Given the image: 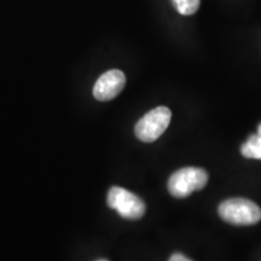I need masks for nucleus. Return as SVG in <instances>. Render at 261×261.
<instances>
[{"instance_id": "5", "label": "nucleus", "mask_w": 261, "mask_h": 261, "mask_svg": "<svg viewBox=\"0 0 261 261\" xmlns=\"http://www.w3.org/2000/svg\"><path fill=\"white\" fill-rule=\"evenodd\" d=\"M126 85V76L121 70L112 69L98 77L93 86V96L97 100H112L122 92Z\"/></svg>"}, {"instance_id": "1", "label": "nucleus", "mask_w": 261, "mask_h": 261, "mask_svg": "<svg viewBox=\"0 0 261 261\" xmlns=\"http://www.w3.org/2000/svg\"><path fill=\"white\" fill-rule=\"evenodd\" d=\"M219 215L224 221L232 225H254L261 220V210L247 198H230L219 205Z\"/></svg>"}, {"instance_id": "7", "label": "nucleus", "mask_w": 261, "mask_h": 261, "mask_svg": "<svg viewBox=\"0 0 261 261\" xmlns=\"http://www.w3.org/2000/svg\"><path fill=\"white\" fill-rule=\"evenodd\" d=\"M172 3L179 14L184 16L196 14L201 5V0H172Z\"/></svg>"}, {"instance_id": "9", "label": "nucleus", "mask_w": 261, "mask_h": 261, "mask_svg": "<svg viewBox=\"0 0 261 261\" xmlns=\"http://www.w3.org/2000/svg\"><path fill=\"white\" fill-rule=\"evenodd\" d=\"M257 136H259L261 138V123L259 126H257Z\"/></svg>"}, {"instance_id": "6", "label": "nucleus", "mask_w": 261, "mask_h": 261, "mask_svg": "<svg viewBox=\"0 0 261 261\" xmlns=\"http://www.w3.org/2000/svg\"><path fill=\"white\" fill-rule=\"evenodd\" d=\"M241 154L246 159L261 160V138L257 133L249 136L247 142L241 146Z\"/></svg>"}, {"instance_id": "3", "label": "nucleus", "mask_w": 261, "mask_h": 261, "mask_svg": "<svg viewBox=\"0 0 261 261\" xmlns=\"http://www.w3.org/2000/svg\"><path fill=\"white\" fill-rule=\"evenodd\" d=\"M171 119L172 113L167 107H158L150 110L136 123V137L144 143L155 142L167 129Z\"/></svg>"}, {"instance_id": "4", "label": "nucleus", "mask_w": 261, "mask_h": 261, "mask_svg": "<svg viewBox=\"0 0 261 261\" xmlns=\"http://www.w3.org/2000/svg\"><path fill=\"white\" fill-rule=\"evenodd\" d=\"M107 202L112 210H115L125 219L138 220L145 213L144 202L126 189L113 187L108 192Z\"/></svg>"}, {"instance_id": "2", "label": "nucleus", "mask_w": 261, "mask_h": 261, "mask_svg": "<svg viewBox=\"0 0 261 261\" xmlns=\"http://www.w3.org/2000/svg\"><path fill=\"white\" fill-rule=\"evenodd\" d=\"M208 182V173L198 167H185L174 172L168 179L169 194L184 198L192 192L202 190Z\"/></svg>"}, {"instance_id": "8", "label": "nucleus", "mask_w": 261, "mask_h": 261, "mask_svg": "<svg viewBox=\"0 0 261 261\" xmlns=\"http://www.w3.org/2000/svg\"><path fill=\"white\" fill-rule=\"evenodd\" d=\"M168 261H191L190 259H188L187 256H184L182 254H173V255L169 257Z\"/></svg>"}, {"instance_id": "10", "label": "nucleus", "mask_w": 261, "mask_h": 261, "mask_svg": "<svg viewBox=\"0 0 261 261\" xmlns=\"http://www.w3.org/2000/svg\"><path fill=\"white\" fill-rule=\"evenodd\" d=\"M98 261H107V260H98Z\"/></svg>"}]
</instances>
